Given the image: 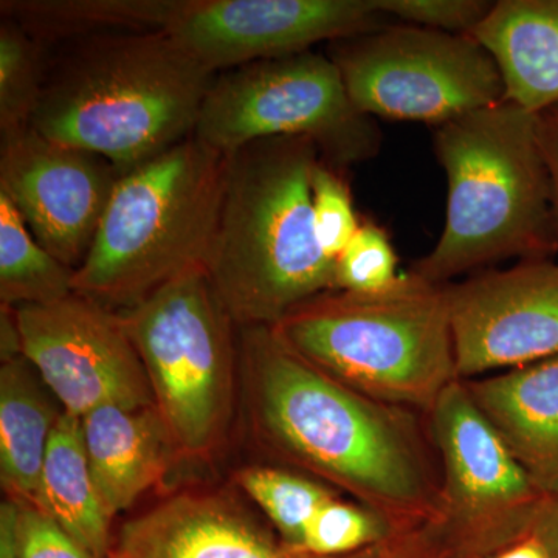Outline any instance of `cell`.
Here are the masks:
<instances>
[{
  "label": "cell",
  "mask_w": 558,
  "mask_h": 558,
  "mask_svg": "<svg viewBox=\"0 0 558 558\" xmlns=\"http://www.w3.org/2000/svg\"><path fill=\"white\" fill-rule=\"evenodd\" d=\"M238 344L245 413L260 449L395 527L435 520L440 469L414 411L330 379L274 326L238 328Z\"/></svg>",
  "instance_id": "1"
},
{
  "label": "cell",
  "mask_w": 558,
  "mask_h": 558,
  "mask_svg": "<svg viewBox=\"0 0 558 558\" xmlns=\"http://www.w3.org/2000/svg\"><path fill=\"white\" fill-rule=\"evenodd\" d=\"M50 58L31 126L132 170L193 137L218 73L163 32H110Z\"/></svg>",
  "instance_id": "2"
},
{
  "label": "cell",
  "mask_w": 558,
  "mask_h": 558,
  "mask_svg": "<svg viewBox=\"0 0 558 558\" xmlns=\"http://www.w3.org/2000/svg\"><path fill=\"white\" fill-rule=\"evenodd\" d=\"M319 160L304 137L256 140L229 154L207 274L238 328L278 325L336 290L337 260L319 245L312 211Z\"/></svg>",
  "instance_id": "3"
},
{
  "label": "cell",
  "mask_w": 558,
  "mask_h": 558,
  "mask_svg": "<svg viewBox=\"0 0 558 558\" xmlns=\"http://www.w3.org/2000/svg\"><path fill=\"white\" fill-rule=\"evenodd\" d=\"M447 175L446 226L411 271L433 284L502 260L553 259L558 219L537 113L509 101L435 128Z\"/></svg>",
  "instance_id": "4"
},
{
  "label": "cell",
  "mask_w": 558,
  "mask_h": 558,
  "mask_svg": "<svg viewBox=\"0 0 558 558\" xmlns=\"http://www.w3.org/2000/svg\"><path fill=\"white\" fill-rule=\"evenodd\" d=\"M274 328L330 379L400 409L428 414L461 380L449 290L411 270L380 292L323 293Z\"/></svg>",
  "instance_id": "5"
},
{
  "label": "cell",
  "mask_w": 558,
  "mask_h": 558,
  "mask_svg": "<svg viewBox=\"0 0 558 558\" xmlns=\"http://www.w3.org/2000/svg\"><path fill=\"white\" fill-rule=\"evenodd\" d=\"M227 160L193 135L123 172L73 292L123 312L182 275L207 270Z\"/></svg>",
  "instance_id": "6"
},
{
  "label": "cell",
  "mask_w": 558,
  "mask_h": 558,
  "mask_svg": "<svg viewBox=\"0 0 558 558\" xmlns=\"http://www.w3.org/2000/svg\"><path fill=\"white\" fill-rule=\"evenodd\" d=\"M119 314L178 458L215 457L236 405L240 344L207 270L182 275Z\"/></svg>",
  "instance_id": "7"
},
{
  "label": "cell",
  "mask_w": 558,
  "mask_h": 558,
  "mask_svg": "<svg viewBox=\"0 0 558 558\" xmlns=\"http://www.w3.org/2000/svg\"><path fill=\"white\" fill-rule=\"evenodd\" d=\"M194 137L226 156L256 140L310 138L341 171L374 159L384 142L377 121L349 98L336 62L315 50L219 72Z\"/></svg>",
  "instance_id": "8"
},
{
  "label": "cell",
  "mask_w": 558,
  "mask_h": 558,
  "mask_svg": "<svg viewBox=\"0 0 558 558\" xmlns=\"http://www.w3.org/2000/svg\"><path fill=\"white\" fill-rule=\"evenodd\" d=\"M349 98L371 119L442 126L505 101L494 57L470 35L384 25L330 43Z\"/></svg>",
  "instance_id": "9"
},
{
  "label": "cell",
  "mask_w": 558,
  "mask_h": 558,
  "mask_svg": "<svg viewBox=\"0 0 558 558\" xmlns=\"http://www.w3.org/2000/svg\"><path fill=\"white\" fill-rule=\"evenodd\" d=\"M427 416L440 464L432 523L454 554L492 558L529 537L549 495L502 442L464 381L450 385Z\"/></svg>",
  "instance_id": "10"
},
{
  "label": "cell",
  "mask_w": 558,
  "mask_h": 558,
  "mask_svg": "<svg viewBox=\"0 0 558 558\" xmlns=\"http://www.w3.org/2000/svg\"><path fill=\"white\" fill-rule=\"evenodd\" d=\"M14 312L22 355L64 413L81 418L102 405L156 407L145 366L119 312L78 293Z\"/></svg>",
  "instance_id": "11"
},
{
  "label": "cell",
  "mask_w": 558,
  "mask_h": 558,
  "mask_svg": "<svg viewBox=\"0 0 558 558\" xmlns=\"http://www.w3.org/2000/svg\"><path fill=\"white\" fill-rule=\"evenodd\" d=\"M377 0H178L163 33L215 73L389 24Z\"/></svg>",
  "instance_id": "12"
},
{
  "label": "cell",
  "mask_w": 558,
  "mask_h": 558,
  "mask_svg": "<svg viewBox=\"0 0 558 558\" xmlns=\"http://www.w3.org/2000/svg\"><path fill=\"white\" fill-rule=\"evenodd\" d=\"M121 172L105 157L61 145L32 126L0 135V193L35 240L78 270Z\"/></svg>",
  "instance_id": "13"
},
{
  "label": "cell",
  "mask_w": 558,
  "mask_h": 558,
  "mask_svg": "<svg viewBox=\"0 0 558 558\" xmlns=\"http://www.w3.org/2000/svg\"><path fill=\"white\" fill-rule=\"evenodd\" d=\"M447 290L459 379L558 354V263L553 259L478 271Z\"/></svg>",
  "instance_id": "14"
},
{
  "label": "cell",
  "mask_w": 558,
  "mask_h": 558,
  "mask_svg": "<svg viewBox=\"0 0 558 558\" xmlns=\"http://www.w3.org/2000/svg\"><path fill=\"white\" fill-rule=\"evenodd\" d=\"M373 548L343 557L300 553L230 492L183 490L124 521L106 558H368Z\"/></svg>",
  "instance_id": "15"
},
{
  "label": "cell",
  "mask_w": 558,
  "mask_h": 558,
  "mask_svg": "<svg viewBox=\"0 0 558 558\" xmlns=\"http://www.w3.org/2000/svg\"><path fill=\"white\" fill-rule=\"evenodd\" d=\"M462 381L539 490L558 497V354Z\"/></svg>",
  "instance_id": "16"
},
{
  "label": "cell",
  "mask_w": 558,
  "mask_h": 558,
  "mask_svg": "<svg viewBox=\"0 0 558 558\" xmlns=\"http://www.w3.org/2000/svg\"><path fill=\"white\" fill-rule=\"evenodd\" d=\"M81 429L92 478L110 521L157 486L178 458L156 407L102 405L81 417Z\"/></svg>",
  "instance_id": "17"
},
{
  "label": "cell",
  "mask_w": 558,
  "mask_h": 558,
  "mask_svg": "<svg viewBox=\"0 0 558 558\" xmlns=\"http://www.w3.org/2000/svg\"><path fill=\"white\" fill-rule=\"evenodd\" d=\"M470 36L497 62L506 101L532 113L558 105V0H498Z\"/></svg>",
  "instance_id": "18"
},
{
  "label": "cell",
  "mask_w": 558,
  "mask_h": 558,
  "mask_svg": "<svg viewBox=\"0 0 558 558\" xmlns=\"http://www.w3.org/2000/svg\"><path fill=\"white\" fill-rule=\"evenodd\" d=\"M44 381L24 355L0 366V476L11 501L43 512V469L54 425Z\"/></svg>",
  "instance_id": "19"
},
{
  "label": "cell",
  "mask_w": 558,
  "mask_h": 558,
  "mask_svg": "<svg viewBox=\"0 0 558 558\" xmlns=\"http://www.w3.org/2000/svg\"><path fill=\"white\" fill-rule=\"evenodd\" d=\"M43 512L68 531L95 558H106L112 521L106 515L87 461L81 418H58L43 469Z\"/></svg>",
  "instance_id": "20"
},
{
  "label": "cell",
  "mask_w": 558,
  "mask_h": 558,
  "mask_svg": "<svg viewBox=\"0 0 558 558\" xmlns=\"http://www.w3.org/2000/svg\"><path fill=\"white\" fill-rule=\"evenodd\" d=\"M178 0H2L0 13L47 46L110 32H163Z\"/></svg>",
  "instance_id": "21"
},
{
  "label": "cell",
  "mask_w": 558,
  "mask_h": 558,
  "mask_svg": "<svg viewBox=\"0 0 558 558\" xmlns=\"http://www.w3.org/2000/svg\"><path fill=\"white\" fill-rule=\"evenodd\" d=\"M75 274L35 240L0 193V303L10 307L57 303L75 293Z\"/></svg>",
  "instance_id": "22"
},
{
  "label": "cell",
  "mask_w": 558,
  "mask_h": 558,
  "mask_svg": "<svg viewBox=\"0 0 558 558\" xmlns=\"http://www.w3.org/2000/svg\"><path fill=\"white\" fill-rule=\"evenodd\" d=\"M234 484L263 510L281 542L300 553L315 513L339 497L317 480L264 465L238 470Z\"/></svg>",
  "instance_id": "23"
},
{
  "label": "cell",
  "mask_w": 558,
  "mask_h": 558,
  "mask_svg": "<svg viewBox=\"0 0 558 558\" xmlns=\"http://www.w3.org/2000/svg\"><path fill=\"white\" fill-rule=\"evenodd\" d=\"M47 49L16 21H0V135L31 126L49 69Z\"/></svg>",
  "instance_id": "24"
},
{
  "label": "cell",
  "mask_w": 558,
  "mask_h": 558,
  "mask_svg": "<svg viewBox=\"0 0 558 558\" xmlns=\"http://www.w3.org/2000/svg\"><path fill=\"white\" fill-rule=\"evenodd\" d=\"M392 529L374 510L337 497L315 513L304 534L301 553L317 557L351 556L379 545Z\"/></svg>",
  "instance_id": "25"
},
{
  "label": "cell",
  "mask_w": 558,
  "mask_h": 558,
  "mask_svg": "<svg viewBox=\"0 0 558 558\" xmlns=\"http://www.w3.org/2000/svg\"><path fill=\"white\" fill-rule=\"evenodd\" d=\"M400 277L398 255L388 231L374 220H360L359 230L337 258L336 290L376 293Z\"/></svg>",
  "instance_id": "26"
},
{
  "label": "cell",
  "mask_w": 558,
  "mask_h": 558,
  "mask_svg": "<svg viewBox=\"0 0 558 558\" xmlns=\"http://www.w3.org/2000/svg\"><path fill=\"white\" fill-rule=\"evenodd\" d=\"M312 211L319 245L329 258L337 260L362 219L355 213L343 171L323 159L312 174Z\"/></svg>",
  "instance_id": "27"
},
{
  "label": "cell",
  "mask_w": 558,
  "mask_h": 558,
  "mask_svg": "<svg viewBox=\"0 0 558 558\" xmlns=\"http://www.w3.org/2000/svg\"><path fill=\"white\" fill-rule=\"evenodd\" d=\"M495 2L488 0H377L389 21L451 35H472Z\"/></svg>",
  "instance_id": "28"
},
{
  "label": "cell",
  "mask_w": 558,
  "mask_h": 558,
  "mask_svg": "<svg viewBox=\"0 0 558 558\" xmlns=\"http://www.w3.org/2000/svg\"><path fill=\"white\" fill-rule=\"evenodd\" d=\"M16 558L95 557L47 513L17 505Z\"/></svg>",
  "instance_id": "29"
},
{
  "label": "cell",
  "mask_w": 558,
  "mask_h": 558,
  "mask_svg": "<svg viewBox=\"0 0 558 558\" xmlns=\"http://www.w3.org/2000/svg\"><path fill=\"white\" fill-rule=\"evenodd\" d=\"M368 558H459L432 521L392 529Z\"/></svg>",
  "instance_id": "30"
},
{
  "label": "cell",
  "mask_w": 558,
  "mask_h": 558,
  "mask_svg": "<svg viewBox=\"0 0 558 558\" xmlns=\"http://www.w3.org/2000/svg\"><path fill=\"white\" fill-rule=\"evenodd\" d=\"M538 135L548 165L554 205L558 219V105L537 113Z\"/></svg>",
  "instance_id": "31"
},
{
  "label": "cell",
  "mask_w": 558,
  "mask_h": 558,
  "mask_svg": "<svg viewBox=\"0 0 558 558\" xmlns=\"http://www.w3.org/2000/svg\"><path fill=\"white\" fill-rule=\"evenodd\" d=\"M529 535L537 539L546 557L558 558V497L546 499Z\"/></svg>",
  "instance_id": "32"
},
{
  "label": "cell",
  "mask_w": 558,
  "mask_h": 558,
  "mask_svg": "<svg viewBox=\"0 0 558 558\" xmlns=\"http://www.w3.org/2000/svg\"><path fill=\"white\" fill-rule=\"evenodd\" d=\"M17 505L3 502L0 513V558H16Z\"/></svg>",
  "instance_id": "33"
},
{
  "label": "cell",
  "mask_w": 558,
  "mask_h": 558,
  "mask_svg": "<svg viewBox=\"0 0 558 558\" xmlns=\"http://www.w3.org/2000/svg\"><path fill=\"white\" fill-rule=\"evenodd\" d=\"M492 558H548L545 550L538 545L537 539L529 537L513 543L508 548L502 549L501 553L495 554Z\"/></svg>",
  "instance_id": "34"
}]
</instances>
